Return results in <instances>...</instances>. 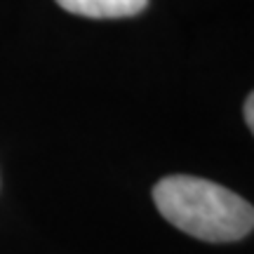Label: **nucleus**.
I'll list each match as a JSON object with an SVG mask.
<instances>
[{"mask_svg": "<svg viewBox=\"0 0 254 254\" xmlns=\"http://www.w3.org/2000/svg\"><path fill=\"white\" fill-rule=\"evenodd\" d=\"M153 200L172 226L205 243H236L254 228L252 205L209 179L189 174L165 177L155 184Z\"/></svg>", "mask_w": 254, "mask_h": 254, "instance_id": "obj_1", "label": "nucleus"}, {"mask_svg": "<svg viewBox=\"0 0 254 254\" xmlns=\"http://www.w3.org/2000/svg\"><path fill=\"white\" fill-rule=\"evenodd\" d=\"M71 14L90 19H125L136 17L148 7V0H55Z\"/></svg>", "mask_w": 254, "mask_h": 254, "instance_id": "obj_2", "label": "nucleus"}, {"mask_svg": "<svg viewBox=\"0 0 254 254\" xmlns=\"http://www.w3.org/2000/svg\"><path fill=\"white\" fill-rule=\"evenodd\" d=\"M243 116H245V123L250 127V132L254 129V94H247V101L243 106Z\"/></svg>", "mask_w": 254, "mask_h": 254, "instance_id": "obj_3", "label": "nucleus"}]
</instances>
